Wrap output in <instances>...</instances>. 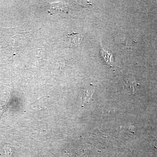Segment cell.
Returning a JSON list of instances; mask_svg holds the SVG:
<instances>
[{
  "instance_id": "6da1fadb",
  "label": "cell",
  "mask_w": 157,
  "mask_h": 157,
  "mask_svg": "<svg viewBox=\"0 0 157 157\" xmlns=\"http://www.w3.org/2000/svg\"><path fill=\"white\" fill-rule=\"evenodd\" d=\"M83 36L79 33H72L67 35V41L69 46L76 48L80 45Z\"/></svg>"
},
{
  "instance_id": "7a4b0ae2",
  "label": "cell",
  "mask_w": 157,
  "mask_h": 157,
  "mask_svg": "<svg viewBox=\"0 0 157 157\" xmlns=\"http://www.w3.org/2000/svg\"><path fill=\"white\" fill-rule=\"evenodd\" d=\"M102 56L104 57L106 63L111 67L113 66V58L112 55L109 53L107 51L102 49L101 50Z\"/></svg>"
},
{
  "instance_id": "3957f363",
  "label": "cell",
  "mask_w": 157,
  "mask_h": 157,
  "mask_svg": "<svg viewBox=\"0 0 157 157\" xmlns=\"http://www.w3.org/2000/svg\"><path fill=\"white\" fill-rule=\"evenodd\" d=\"M94 92H92L91 90L89 91L88 90H83L82 95L81 98V101L82 103H87L90 101Z\"/></svg>"
}]
</instances>
